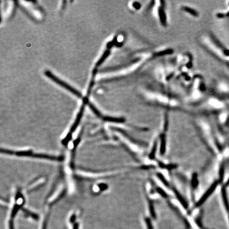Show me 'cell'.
<instances>
[{"label":"cell","instance_id":"obj_12","mask_svg":"<svg viewBox=\"0 0 229 229\" xmlns=\"http://www.w3.org/2000/svg\"><path fill=\"white\" fill-rule=\"evenodd\" d=\"M157 190H158V192H159V193L162 196H163L164 197H167V194H166L165 192H164L163 190L159 188L157 189Z\"/></svg>","mask_w":229,"mask_h":229},{"label":"cell","instance_id":"obj_7","mask_svg":"<svg viewBox=\"0 0 229 229\" xmlns=\"http://www.w3.org/2000/svg\"><path fill=\"white\" fill-rule=\"evenodd\" d=\"M89 106L90 108V109L92 110V111L97 116L99 117H102V114H100L98 109L96 108V107H94V106L92 105V103L89 102L88 103Z\"/></svg>","mask_w":229,"mask_h":229},{"label":"cell","instance_id":"obj_4","mask_svg":"<svg viewBox=\"0 0 229 229\" xmlns=\"http://www.w3.org/2000/svg\"><path fill=\"white\" fill-rule=\"evenodd\" d=\"M165 147H166V141H165V136L162 135L161 137V148H160V152L161 154H164L165 152Z\"/></svg>","mask_w":229,"mask_h":229},{"label":"cell","instance_id":"obj_1","mask_svg":"<svg viewBox=\"0 0 229 229\" xmlns=\"http://www.w3.org/2000/svg\"><path fill=\"white\" fill-rule=\"evenodd\" d=\"M45 75L47 76V77L53 80L54 82L56 83L57 84L60 85V86L63 87L66 89L69 90V91L72 92V94H75V96H77L79 97H81L82 94L81 93L78 91L77 90L73 88L72 86H70V85H68L64 81H62L60 79H58V77L55 76L53 73H52L51 72L49 71H46L45 72Z\"/></svg>","mask_w":229,"mask_h":229},{"label":"cell","instance_id":"obj_10","mask_svg":"<svg viewBox=\"0 0 229 229\" xmlns=\"http://www.w3.org/2000/svg\"><path fill=\"white\" fill-rule=\"evenodd\" d=\"M184 9L185 11H186L191 12V13H192L193 15H196V11H195L194 10H193L191 9H190V8H187V7H185V8H184Z\"/></svg>","mask_w":229,"mask_h":229},{"label":"cell","instance_id":"obj_3","mask_svg":"<svg viewBox=\"0 0 229 229\" xmlns=\"http://www.w3.org/2000/svg\"><path fill=\"white\" fill-rule=\"evenodd\" d=\"M217 185H218V182H215V183H214V184L212 186H211L210 188H209V190L205 193L204 195L202 197H201L200 200H199V201L196 204V206H199L202 204L206 200L207 198L210 196V194L212 193L213 192H214V190H215L216 186H217Z\"/></svg>","mask_w":229,"mask_h":229},{"label":"cell","instance_id":"obj_5","mask_svg":"<svg viewBox=\"0 0 229 229\" xmlns=\"http://www.w3.org/2000/svg\"><path fill=\"white\" fill-rule=\"evenodd\" d=\"M102 119L105 120L112 122L122 123L124 122V119H123L114 118V117H103Z\"/></svg>","mask_w":229,"mask_h":229},{"label":"cell","instance_id":"obj_9","mask_svg":"<svg viewBox=\"0 0 229 229\" xmlns=\"http://www.w3.org/2000/svg\"><path fill=\"white\" fill-rule=\"evenodd\" d=\"M156 143H155L154 145V146L153 147V149H152V151L151 152L150 155V157L151 158H153L155 156V153H156Z\"/></svg>","mask_w":229,"mask_h":229},{"label":"cell","instance_id":"obj_11","mask_svg":"<svg viewBox=\"0 0 229 229\" xmlns=\"http://www.w3.org/2000/svg\"><path fill=\"white\" fill-rule=\"evenodd\" d=\"M158 177H159L160 179L163 182V183H164V184L166 185H168V182L167 181V180H165V179H164V178L162 175H161V174H159V175H158Z\"/></svg>","mask_w":229,"mask_h":229},{"label":"cell","instance_id":"obj_8","mask_svg":"<svg viewBox=\"0 0 229 229\" xmlns=\"http://www.w3.org/2000/svg\"><path fill=\"white\" fill-rule=\"evenodd\" d=\"M192 184L193 187L196 188L198 185V180H197V176L196 174H194L192 178Z\"/></svg>","mask_w":229,"mask_h":229},{"label":"cell","instance_id":"obj_6","mask_svg":"<svg viewBox=\"0 0 229 229\" xmlns=\"http://www.w3.org/2000/svg\"><path fill=\"white\" fill-rule=\"evenodd\" d=\"M109 53H110V52H109V50H107V51H106L103 54V55H102V56L100 59V60L97 62L96 65L97 66L100 65L102 64V63H103V61L105 60L106 58H107L108 56L109 55Z\"/></svg>","mask_w":229,"mask_h":229},{"label":"cell","instance_id":"obj_2","mask_svg":"<svg viewBox=\"0 0 229 229\" xmlns=\"http://www.w3.org/2000/svg\"><path fill=\"white\" fill-rule=\"evenodd\" d=\"M5 153L8 154H15L18 156H32L34 158H41V159H46L56 160L57 157H55L53 156H48L46 154H34L33 152L30 151H20V152H13L11 151L4 150Z\"/></svg>","mask_w":229,"mask_h":229}]
</instances>
